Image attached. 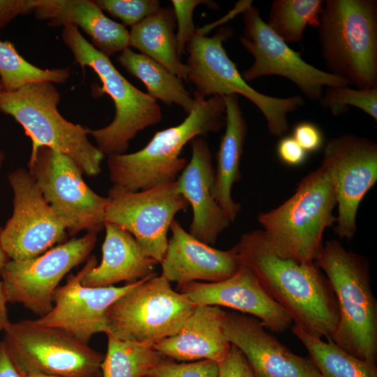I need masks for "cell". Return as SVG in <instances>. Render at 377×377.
<instances>
[{
	"label": "cell",
	"instance_id": "cell-1",
	"mask_svg": "<svg viewBox=\"0 0 377 377\" xmlns=\"http://www.w3.org/2000/svg\"><path fill=\"white\" fill-rule=\"evenodd\" d=\"M241 263L286 311L293 325L318 338L332 339L339 322L336 296L315 263H298L277 255L262 230L244 233L235 244Z\"/></svg>",
	"mask_w": 377,
	"mask_h": 377
},
{
	"label": "cell",
	"instance_id": "cell-2",
	"mask_svg": "<svg viewBox=\"0 0 377 377\" xmlns=\"http://www.w3.org/2000/svg\"><path fill=\"white\" fill-rule=\"evenodd\" d=\"M194 105L179 124L156 132L140 150L108 155L109 189L136 192L173 183L187 164L180 156L184 147L196 137L219 132L225 125L223 96L204 98L194 91Z\"/></svg>",
	"mask_w": 377,
	"mask_h": 377
},
{
	"label": "cell",
	"instance_id": "cell-3",
	"mask_svg": "<svg viewBox=\"0 0 377 377\" xmlns=\"http://www.w3.org/2000/svg\"><path fill=\"white\" fill-rule=\"evenodd\" d=\"M314 263L325 273L337 299L339 322L332 340L351 355L376 364L377 300L369 261L332 239Z\"/></svg>",
	"mask_w": 377,
	"mask_h": 377
},
{
	"label": "cell",
	"instance_id": "cell-4",
	"mask_svg": "<svg viewBox=\"0 0 377 377\" xmlns=\"http://www.w3.org/2000/svg\"><path fill=\"white\" fill-rule=\"evenodd\" d=\"M336 205L332 181L320 166L302 179L283 203L260 213L258 221L277 255L298 263H314L324 246L325 230L335 223Z\"/></svg>",
	"mask_w": 377,
	"mask_h": 377
},
{
	"label": "cell",
	"instance_id": "cell-5",
	"mask_svg": "<svg viewBox=\"0 0 377 377\" xmlns=\"http://www.w3.org/2000/svg\"><path fill=\"white\" fill-rule=\"evenodd\" d=\"M318 29L327 72L377 88L376 0H325Z\"/></svg>",
	"mask_w": 377,
	"mask_h": 377
},
{
	"label": "cell",
	"instance_id": "cell-6",
	"mask_svg": "<svg viewBox=\"0 0 377 377\" xmlns=\"http://www.w3.org/2000/svg\"><path fill=\"white\" fill-rule=\"evenodd\" d=\"M59 101L53 83L34 82L14 91H1L0 112L23 127L32 142L31 154L48 147L70 157L82 173L96 176L105 155L89 140V129L63 117L57 108Z\"/></svg>",
	"mask_w": 377,
	"mask_h": 377
},
{
	"label": "cell",
	"instance_id": "cell-7",
	"mask_svg": "<svg viewBox=\"0 0 377 377\" xmlns=\"http://www.w3.org/2000/svg\"><path fill=\"white\" fill-rule=\"evenodd\" d=\"M64 43L71 50L75 62L89 67L102 82L101 91L112 99L115 114L108 126L89 130L98 149L104 154H123L129 142L142 130L158 124L162 111L157 101L129 82L114 67L110 57L98 50L72 24L64 26Z\"/></svg>",
	"mask_w": 377,
	"mask_h": 377
},
{
	"label": "cell",
	"instance_id": "cell-8",
	"mask_svg": "<svg viewBox=\"0 0 377 377\" xmlns=\"http://www.w3.org/2000/svg\"><path fill=\"white\" fill-rule=\"evenodd\" d=\"M232 33L231 28L222 27L212 36H207L196 30L185 48L188 52L187 80L195 86V92L204 98L230 94L244 96L264 115L269 133L282 137L289 128L288 114L303 106L304 100L300 95L270 96L251 87L223 47V42Z\"/></svg>",
	"mask_w": 377,
	"mask_h": 377
},
{
	"label": "cell",
	"instance_id": "cell-9",
	"mask_svg": "<svg viewBox=\"0 0 377 377\" xmlns=\"http://www.w3.org/2000/svg\"><path fill=\"white\" fill-rule=\"evenodd\" d=\"M3 343L21 376L101 377L104 356L61 329L32 320L10 321Z\"/></svg>",
	"mask_w": 377,
	"mask_h": 377
},
{
	"label": "cell",
	"instance_id": "cell-10",
	"mask_svg": "<svg viewBox=\"0 0 377 377\" xmlns=\"http://www.w3.org/2000/svg\"><path fill=\"white\" fill-rule=\"evenodd\" d=\"M196 306L154 272L109 306L108 333L123 341L155 343L178 332Z\"/></svg>",
	"mask_w": 377,
	"mask_h": 377
},
{
	"label": "cell",
	"instance_id": "cell-11",
	"mask_svg": "<svg viewBox=\"0 0 377 377\" xmlns=\"http://www.w3.org/2000/svg\"><path fill=\"white\" fill-rule=\"evenodd\" d=\"M28 168L45 200L68 223L71 236L82 230L96 234L103 229L108 198L85 184L73 160L42 146L31 154Z\"/></svg>",
	"mask_w": 377,
	"mask_h": 377
},
{
	"label": "cell",
	"instance_id": "cell-12",
	"mask_svg": "<svg viewBox=\"0 0 377 377\" xmlns=\"http://www.w3.org/2000/svg\"><path fill=\"white\" fill-rule=\"evenodd\" d=\"M242 14L244 27L239 42L254 59L253 64L242 73L246 82L267 75L281 76L313 101L321 98L324 87L351 85L348 80L306 62L299 52L274 33L256 7L251 5Z\"/></svg>",
	"mask_w": 377,
	"mask_h": 377
},
{
	"label": "cell",
	"instance_id": "cell-13",
	"mask_svg": "<svg viewBox=\"0 0 377 377\" xmlns=\"http://www.w3.org/2000/svg\"><path fill=\"white\" fill-rule=\"evenodd\" d=\"M97 240L88 232L27 260H9L0 272L8 302L19 303L41 317L53 307L52 295L62 278L84 261Z\"/></svg>",
	"mask_w": 377,
	"mask_h": 377
},
{
	"label": "cell",
	"instance_id": "cell-14",
	"mask_svg": "<svg viewBox=\"0 0 377 377\" xmlns=\"http://www.w3.org/2000/svg\"><path fill=\"white\" fill-rule=\"evenodd\" d=\"M13 213L0 232L3 249L13 260L36 258L67 238L68 223L44 198L32 175L22 168L8 175Z\"/></svg>",
	"mask_w": 377,
	"mask_h": 377
},
{
	"label": "cell",
	"instance_id": "cell-15",
	"mask_svg": "<svg viewBox=\"0 0 377 377\" xmlns=\"http://www.w3.org/2000/svg\"><path fill=\"white\" fill-rule=\"evenodd\" d=\"M330 177L338 215L334 233L351 240L357 231L360 204L377 180V144L353 134L331 138L325 145L320 165Z\"/></svg>",
	"mask_w": 377,
	"mask_h": 377
},
{
	"label": "cell",
	"instance_id": "cell-16",
	"mask_svg": "<svg viewBox=\"0 0 377 377\" xmlns=\"http://www.w3.org/2000/svg\"><path fill=\"white\" fill-rule=\"evenodd\" d=\"M105 223L116 224L136 239L145 255L161 263L175 216L189 206L177 182L136 192L108 191Z\"/></svg>",
	"mask_w": 377,
	"mask_h": 377
},
{
	"label": "cell",
	"instance_id": "cell-17",
	"mask_svg": "<svg viewBox=\"0 0 377 377\" xmlns=\"http://www.w3.org/2000/svg\"><path fill=\"white\" fill-rule=\"evenodd\" d=\"M97 265L94 256L75 275L68 276L66 284L58 286L52 295V310L34 320L40 325L61 329L87 343L96 333L108 332L106 311L119 297L138 286L142 279L120 287H86L81 279Z\"/></svg>",
	"mask_w": 377,
	"mask_h": 377
},
{
	"label": "cell",
	"instance_id": "cell-18",
	"mask_svg": "<svg viewBox=\"0 0 377 377\" xmlns=\"http://www.w3.org/2000/svg\"><path fill=\"white\" fill-rule=\"evenodd\" d=\"M223 331L244 355L255 377H322L309 357L293 353L254 316L226 312Z\"/></svg>",
	"mask_w": 377,
	"mask_h": 377
},
{
	"label": "cell",
	"instance_id": "cell-19",
	"mask_svg": "<svg viewBox=\"0 0 377 377\" xmlns=\"http://www.w3.org/2000/svg\"><path fill=\"white\" fill-rule=\"evenodd\" d=\"M177 288L197 305L226 306L248 313L273 332H283L293 324L286 311L269 296L251 269L242 263L235 274L223 281H193Z\"/></svg>",
	"mask_w": 377,
	"mask_h": 377
},
{
	"label": "cell",
	"instance_id": "cell-20",
	"mask_svg": "<svg viewBox=\"0 0 377 377\" xmlns=\"http://www.w3.org/2000/svg\"><path fill=\"white\" fill-rule=\"evenodd\" d=\"M170 229L172 236L161 263V276L170 283L217 282L239 269L241 262L235 245L226 251L215 249L192 236L175 219Z\"/></svg>",
	"mask_w": 377,
	"mask_h": 377
},
{
	"label": "cell",
	"instance_id": "cell-21",
	"mask_svg": "<svg viewBox=\"0 0 377 377\" xmlns=\"http://www.w3.org/2000/svg\"><path fill=\"white\" fill-rule=\"evenodd\" d=\"M191 147V158L176 181L177 189L192 207L189 233L213 246L231 221L212 194L215 170L207 142L198 136Z\"/></svg>",
	"mask_w": 377,
	"mask_h": 377
},
{
	"label": "cell",
	"instance_id": "cell-22",
	"mask_svg": "<svg viewBox=\"0 0 377 377\" xmlns=\"http://www.w3.org/2000/svg\"><path fill=\"white\" fill-rule=\"evenodd\" d=\"M225 313L218 306L198 304L178 332L154 347L164 357L177 361L209 360L219 364L231 346L223 331Z\"/></svg>",
	"mask_w": 377,
	"mask_h": 377
},
{
	"label": "cell",
	"instance_id": "cell-23",
	"mask_svg": "<svg viewBox=\"0 0 377 377\" xmlns=\"http://www.w3.org/2000/svg\"><path fill=\"white\" fill-rule=\"evenodd\" d=\"M34 13L38 20H48L47 24L53 27H80L93 46L109 57L129 47V31L108 18L94 1L36 0Z\"/></svg>",
	"mask_w": 377,
	"mask_h": 377
},
{
	"label": "cell",
	"instance_id": "cell-24",
	"mask_svg": "<svg viewBox=\"0 0 377 377\" xmlns=\"http://www.w3.org/2000/svg\"><path fill=\"white\" fill-rule=\"evenodd\" d=\"M104 228L101 262L82 276V286L98 288L112 286L121 281L132 283L154 272L158 263L145 255L130 232L107 222Z\"/></svg>",
	"mask_w": 377,
	"mask_h": 377
},
{
	"label": "cell",
	"instance_id": "cell-25",
	"mask_svg": "<svg viewBox=\"0 0 377 377\" xmlns=\"http://www.w3.org/2000/svg\"><path fill=\"white\" fill-rule=\"evenodd\" d=\"M226 105V129L216 156V169L212 189L213 198L235 221L241 209L232 195V186L242 177L240 162L247 133V124L240 108L238 95L223 96Z\"/></svg>",
	"mask_w": 377,
	"mask_h": 377
},
{
	"label": "cell",
	"instance_id": "cell-26",
	"mask_svg": "<svg viewBox=\"0 0 377 377\" xmlns=\"http://www.w3.org/2000/svg\"><path fill=\"white\" fill-rule=\"evenodd\" d=\"M175 17L172 8H161L133 26L129 47L156 61L182 80L187 81L188 66L181 61L176 47Z\"/></svg>",
	"mask_w": 377,
	"mask_h": 377
},
{
	"label": "cell",
	"instance_id": "cell-27",
	"mask_svg": "<svg viewBox=\"0 0 377 377\" xmlns=\"http://www.w3.org/2000/svg\"><path fill=\"white\" fill-rule=\"evenodd\" d=\"M117 61L145 85L147 94L152 98L168 105H178L187 114L193 109L194 98L186 89L183 80L156 61L130 47L118 55Z\"/></svg>",
	"mask_w": 377,
	"mask_h": 377
},
{
	"label": "cell",
	"instance_id": "cell-28",
	"mask_svg": "<svg viewBox=\"0 0 377 377\" xmlns=\"http://www.w3.org/2000/svg\"><path fill=\"white\" fill-rule=\"evenodd\" d=\"M290 329L308 350L322 377H377L376 364L351 355L330 339L324 341L293 324Z\"/></svg>",
	"mask_w": 377,
	"mask_h": 377
},
{
	"label": "cell",
	"instance_id": "cell-29",
	"mask_svg": "<svg viewBox=\"0 0 377 377\" xmlns=\"http://www.w3.org/2000/svg\"><path fill=\"white\" fill-rule=\"evenodd\" d=\"M108 348L101 363L102 377H145L165 357L152 342L123 341L106 334Z\"/></svg>",
	"mask_w": 377,
	"mask_h": 377
},
{
	"label": "cell",
	"instance_id": "cell-30",
	"mask_svg": "<svg viewBox=\"0 0 377 377\" xmlns=\"http://www.w3.org/2000/svg\"><path fill=\"white\" fill-rule=\"evenodd\" d=\"M323 0H274L267 24L288 43H300L307 26L318 27Z\"/></svg>",
	"mask_w": 377,
	"mask_h": 377
},
{
	"label": "cell",
	"instance_id": "cell-31",
	"mask_svg": "<svg viewBox=\"0 0 377 377\" xmlns=\"http://www.w3.org/2000/svg\"><path fill=\"white\" fill-rule=\"evenodd\" d=\"M70 75L68 68H40L22 57L10 41L0 40V80L3 90L11 91L38 82L63 84Z\"/></svg>",
	"mask_w": 377,
	"mask_h": 377
},
{
	"label": "cell",
	"instance_id": "cell-32",
	"mask_svg": "<svg viewBox=\"0 0 377 377\" xmlns=\"http://www.w3.org/2000/svg\"><path fill=\"white\" fill-rule=\"evenodd\" d=\"M319 101L321 106L334 116L344 114L352 106L377 121V88L354 89L347 85L328 87Z\"/></svg>",
	"mask_w": 377,
	"mask_h": 377
},
{
	"label": "cell",
	"instance_id": "cell-33",
	"mask_svg": "<svg viewBox=\"0 0 377 377\" xmlns=\"http://www.w3.org/2000/svg\"><path fill=\"white\" fill-rule=\"evenodd\" d=\"M94 2L101 10L131 27L161 8L158 0H96Z\"/></svg>",
	"mask_w": 377,
	"mask_h": 377
},
{
	"label": "cell",
	"instance_id": "cell-34",
	"mask_svg": "<svg viewBox=\"0 0 377 377\" xmlns=\"http://www.w3.org/2000/svg\"><path fill=\"white\" fill-rule=\"evenodd\" d=\"M219 364L209 360L177 363L164 359L148 374L149 377H215Z\"/></svg>",
	"mask_w": 377,
	"mask_h": 377
},
{
	"label": "cell",
	"instance_id": "cell-35",
	"mask_svg": "<svg viewBox=\"0 0 377 377\" xmlns=\"http://www.w3.org/2000/svg\"><path fill=\"white\" fill-rule=\"evenodd\" d=\"M171 2L177 27L175 34L177 52L181 58L185 52L188 42L197 30L193 20V13L195 7L206 4L211 8H216V3L206 0H172Z\"/></svg>",
	"mask_w": 377,
	"mask_h": 377
},
{
	"label": "cell",
	"instance_id": "cell-36",
	"mask_svg": "<svg viewBox=\"0 0 377 377\" xmlns=\"http://www.w3.org/2000/svg\"><path fill=\"white\" fill-rule=\"evenodd\" d=\"M215 377H255V375L244 355L231 344L228 355L219 364Z\"/></svg>",
	"mask_w": 377,
	"mask_h": 377
},
{
	"label": "cell",
	"instance_id": "cell-37",
	"mask_svg": "<svg viewBox=\"0 0 377 377\" xmlns=\"http://www.w3.org/2000/svg\"><path fill=\"white\" fill-rule=\"evenodd\" d=\"M292 136L307 153L319 150L324 142L322 131L314 123L308 121L296 124Z\"/></svg>",
	"mask_w": 377,
	"mask_h": 377
},
{
	"label": "cell",
	"instance_id": "cell-38",
	"mask_svg": "<svg viewBox=\"0 0 377 377\" xmlns=\"http://www.w3.org/2000/svg\"><path fill=\"white\" fill-rule=\"evenodd\" d=\"M276 152L279 159L290 166L303 164L308 154L293 136H284L281 138L278 143Z\"/></svg>",
	"mask_w": 377,
	"mask_h": 377
},
{
	"label": "cell",
	"instance_id": "cell-39",
	"mask_svg": "<svg viewBox=\"0 0 377 377\" xmlns=\"http://www.w3.org/2000/svg\"><path fill=\"white\" fill-rule=\"evenodd\" d=\"M36 0L0 1V29L19 15L34 12Z\"/></svg>",
	"mask_w": 377,
	"mask_h": 377
},
{
	"label": "cell",
	"instance_id": "cell-40",
	"mask_svg": "<svg viewBox=\"0 0 377 377\" xmlns=\"http://www.w3.org/2000/svg\"><path fill=\"white\" fill-rule=\"evenodd\" d=\"M0 377H21L3 341L0 342Z\"/></svg>",
	"mask_w": 377,
	"mask_h": 377
},
{
	"label": "cell",
	"instance_id": "cell-41",
	"mask_svg": "<svg viewBox=\"0 0 377 377\" xmlns=\"http://www.w3.org/2000/svg\"><path fill=\"white\" fill-rule=\"evenodd\" d=\"M7 302L3 283L0 281V331L3 330L6 325L9 322L6 308Z\"/></svg>",
	"mask_w": 377,
	"mask_h": 377
},
{
	"label": "cell",
	"instance_id": "cell-42",
	"mask_svg": "<svg viewBox=\"0 0 377 377\" xmlns=\"http://www.w3.org/2000/svg\"><path fill=\"white\" fill-rule=\"evenodd\" d=\"M8 256L4 251V250L2 248L1 242H0V272L5 266V265L7 263Z\"/></svg>",
	"mask_w": 377,
	"mask_h": 377
},
{
	"label": "cell",
	"instance_id": "cell-43",
	"mask_svg": "<svg viewBox=\"0 0 377 377\" xmlns=\"http://www.w3.org/2000/svg\"><path fill=\"white\" fill-rule=\"evenodd\" d=\"M21 377H57V376H47V375H27V376H21Z\"/></svg>",
	"mask_w": 377,
	"mask_h": 377
},
{
	"label": "cell",
	"instance_id": "cell-44",
	"mask_svg": "<svg viewBox=\"0 0 377 377\" xmlns=\"http://www.w3.org/2000/svg\"><path fill=\"white\" fill-rule=\"evenodd\" d=\"M3 160H4V154L0 150V168L2 165Z\"/></svg>",
	"mask_w": 377,
	"mask_h": 377
},
{
	"label": "cell",
	"instance_id": "cell-45",
	"mask_svg": "<svg viewBox=\"0 0 377 377\" xmlns=\"http://www.w3.org/2000/svg\"><path fill=\"white\" fill-rule=\"evenodd\" d=\"M3 90V85L1 84V82L0 80V91Z\"/></svg>",
	"mask_w": 377,
	"mask_h": 377
},
{
	"label": "cell",
	"instance_id": "cell-46",
	"mask_svg": "<svg viewBox=\"0 0 377 377\" xmlns=\"http://www.w3.org/2000/svg\"><path fill=\"white\" fill-rule=\"evenodd\" d=\"M145 377H149V376H145Z\"/></svg>",
	"mask_w": 377,
	"mask_h": 377
}]
</instances>
